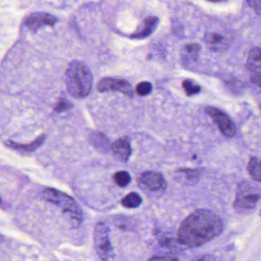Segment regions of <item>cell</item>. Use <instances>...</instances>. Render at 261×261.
Segmentation results:
<instances>
[{
	"label": "cell",
	"mask_w": 261,
	"mask_h": 261,
	"mask_svg": "<svg viewBox=\"0 0 261 261\" xmlns=\"http://www.w3.org/2000/svg\"><path fill=\"white\" fill-rule=\"evenodd\" d=\"M222 219L208 209H198L187 216L180 224L177 240L188 248H198L222 234Z\"/></svg>",
	"instance_id": "1"
},
{
	"label": "cell",
	"mask_w": 261,
	"mask_h": 261,
	"mask_svg": "<svg viewBox=\"0 0 261 261\" xmlns=\"http://www.w3.org/2000/svg\"><path fill=\"white\" fill-rule=\"evenodd\" d=\"M65 82L69 94L75 98H82L90 94L93 87V75L90 68L81 61H73L68 65Z\"/></svg>",
	"instance_id": "2"
},
{
	"label": "cell",
	"mask_w": 261,
	"mask_h": 261,
	"mask_svg": "<svg viewBox=\"0 0 261 261\" xmlns=\"http://www.w3.org/2000/svg\"><path fill=\"white\" fill-rule=\"evenodd\" d=\"M43 198L47 202L61 208L64 213L67 215L73 228H77L83 222V212L76 201L70 196L56 189H45L43 192Z\"/></svg>",
	"instance_id": "3"
},
{
	"label": "cell",
	"mask_w": 261,
	"mask_h": 261,
	"mask_svg": "<svg viewBox=\"0 0 261 261\" xmlns=\"http://www.w3.org/2000/svg\"><path fill=\"white\" fill-rule=\"evenodd\" d=\"M261 198V189L249 181L240 183L236 192L234 206L237 209H254Z\"/></svg>",
	"instance_id": "4"
},
{
	"label": "cell",
	"mask_w": 261,
	"mask_h": 261,
	"mask_svg": "<svg viewBox=\"0 0 261 261\" xmlns=\"http://www.w3.org/2000/svg\"><path fill=\"white\" fill-rule=\"evenodd\" d=\"M110 230L103 222H98L94 231L95 248L98 258L102 261H113V248L110 241Z\"/></svg>",
	"instance_id": "5"
},
{
	"label": "cell",
	"mask_w": 261,
	"mask_h": 261,
	"mask_svg": "<svg viewBox=\"0 0 261 261\" xmlns=\"http://www.w3.org/2000/svg\"><path fill=\"white\" fill-rule=\"evenodd\" d=\"M205 110L207 115L210 116L213 122L217 125L222 134L227 137H233L235 134V125L227 114L212 106L206 107Z\"/></svg>",
	"instance_id": "6"
},
{
	"label": "cell",
	"mask_w": 261,
	"mask_h": 261,
	"mask_svg": "<svg viewBox=\"0 0 261 261\" xmlns=\"http://www.w3.org/2000/svg\"><path fill=\"white\" fill-rule=\"evenodd\" d=\"M97 89L101 93L109 91H119L129 97H133L132 87L124 79L106 77L98 82Z\"/></svg>",
	"instance_id": "7"
},
{
	"label": "cell",
	"mask_w": 261,
	"mask_h": 261,
	"mask_svg": "<svg viewBox=\"0 0 261 261\" xmlns=\"http://www.w3.org/2000/svg\"><path fill=\"white\" fill-rule=\"evenodd\" d=\"M139 183L142 189L151 193L163 192L166 189L164 178L158 172H144L140 176Z\"/></svg>",
	"instance_id": "8"
},
{
	"label": "cell",
	"mask_w": 261,
	"mask_h": 261,
	"mask_svg": "<svg viewBox=\"0 0 261 261\" xmlns=\"http://www.w3.org/2000/svg\"><path fill=\"white\" fill-rule=\"evenodd\" d=\"M56 17L46 12H35L29 15L24 21V24L31 31H36L42 26H52L56 23Z\"/></svg>",
	"instance_id": "9"
},
{
	"label": "cell",
	"mask_w": 261,
	"mask_h": 261,
	"mask_svg": "<svg viewBox=\"0 0 261 261\" xmlns=\"http://www.w3.org/2000/svg\"><path fill=\"white\" fill-rule=\"evenodd\" d=\"M204 41L211 51L216 53L225 52L228 49L230 46L228 38L222 33H205Z\"/></svg>",
	"instance_id": "10"
},
{
	"label": "cell",
	"mask_w": 261,
	"mask_h": 261,
	"mask_svg": "<svg viewBox=\"0 0 261 261\" xmlns=\"http://www.w3.org/2000/svg\"><path fill=\"white\" fill-rule=\"evenodd\" d=\"M158 24H159V19L158 17L151 16V17L147 18L144 20V24L141 30L131 34L130 37L134 39H142L144 37H148L155 32Z\"/></svg>",
	"instance_id": "11"
},
{
	"label": "cell",
	"mask_w": 261,
	"mask_h": 261,
	"mask_svg": "<svg viewBox=\"0 0 261 261\" xmlns=\"http://www.w3.org/2000/svg\"><path fill=\"white\" fill-rule=\"evenodd\" d=\"M112 149L114 154L117 155L123 161H127L131 153L130 143L126 137L115 141L112 144Z\"/></svg>",
	"instance_id": "12"
},
{
	"label": "cell",
	"mask_w": 261,
	"mask_h": 261,
	"mask_svg": "<svg viewBox=\"0 0 261 261\" xmlns=\"http://www.w3.org/2000/svg\"><path fill=\"white\" fill-rule=\"evenodd\" d=\"M247 67L255 75L261 76V48H254L251 50L247 60Z\"/></svg>",
	"instance_id": "13"
},
{
	"label": "cell",
	"mask_w": 261,
	"mask_h": 261,
	"mask_svg": "<svg viewBox=\"0 0 261 261\" xmlns=\"http://www.w3.org/2000/svg\"><path fill=\"white\" fill-rule=\"evenodd\" d=\"M45 140L44 135H41L37 137V139L34 140L33 142L28 144H18V143L13 142V141H7L6 144L9 148H13L15 150H18L22 152H33L35 151L40 146L44 143Z\"/></svg>",
	"instance_id": "14"
},
{
	"label": "cell",
	"mask_w": 261,
	"mask_h": 261,
	"mask_svg": "<svg viewBox=\"0 0 261 261\" xmlns=\"http://www.w3.org/2000/svg\"><path fill=\"white\" fill-rule=\"evenodd\" d=\"M201 47L198 44H189L182 50V58L187 61H194L198 58Z\"/></svg>",
	"instance_id": "15"
},
{
	"label": "cell",
	"mask_w": 261,
	"mask_h": 261,
	"mask_svg": "<svg viewBox=\"0 0 261 261\" xmlns=\"http://www.w3.org/2000/svg\"><path fill=\"white\" fill-rule=\"evenodd\" d=\"M248 170L254 180L261 183V158H251L248 163Z\"/></svg>",
	"instance_id": "16"
},
{
	"label": "cell",
	"mask_w": 261,
	"mask_h": 261,
	"mask_svg": "<svg viewBox=\"0 0 261 261\" xmlns=\"http://www.w3.org/2000/svg\"><path fill=\"white\" fill-rule=\"evenodd\" d=\"M142 202V198L136 193H130L122 198V205L128 209H134L139 206Z\"/></svg>",
	"instance_id": "17"
},
{
	"label": "cell",
	"mask_w": 261,
	"mask_h": 261,
	"mask_svg": "<svg viewBox=\"0 0 261 261\" xmlns=\"http://www.w3.org/2000/svg\"><path fill=\"white\" fill-rule=\"evenodd\" d=\"M113 181L119 187H126L130 183V174L126 171H119L113 175Z\"/></svg>",
	"instance_id": "18"
},
{
	"label": "cell",
	"mask_w": 261,
	"mask_h": 261,
	"mask_svg": "<svg viewBox=\"0 0 261 261\" xmlns=\"http://www.w3.org/2000/svg\"><path fill=\"white\" fill-rule=\"evenodd\" d=\"M182 87L187 96L196 95L201 91V87L193 80H184L182 83Z\"/></svg>",
	"instance_id": "19"
},
{
	"label": "cell",
	"mask_w": 261,
	"mask_h": 261,
	"mask_svg": "<svg viewBox=\"0 0 261 261\" xmlns=\"http://www.w3.org/2000/svg\"><path fill=\"white\" fill-rule=\"evenodd\" d=\"M92 138H93L94 145L97 146L98 148H102V149H105V148L107 149L108 148L109 141L102 133H94L92 136Z\"/></svg>",
	"instance_id": "20"
},
{
	"label": "cell",
	"mask_w": 261,
	"mask_h": 261,
	"mask_svg": "<svg viewBox=\"0 0 261 261\" xmlns=\"http://www.w3.org/2000/svg\"><path fill=\"white\" fill-rule=\"evenodd\" d=\"M152 90V85L149 82L144 81L137 84L136 87V93L140 97L149 95Z\"/></svg>",
	"instance_id": "21"
},
{
	"label": "cell",
	"mask_w": 261,
	"mask_h": 261,
	"mask_svg": "<svg viewBox=\"0 0 261 261\" xmlns=\"http://www.w3.org/2000/svg\"><path fill=\"white\" fill-rule=\"evenodd\" d=\"M148 261H179L178 258L175 255L169 253H163L159 255H154Z\"/></svg>",
	"instance_id": "22"
},
{
	"label": "cell",
	"mask_w": 261,
	"mask_h": 261,
	"mask_svg": "<svg viewBox=\"0 0 261 261\" xmlns=\"http://www.w3.org/2000/svg\"><path fill=\"white\" fill-rule=\"evenodd\" d=\"M72 107H73V105H72L71 102L66 100L65 98H62L57 103L56 106H55V111L57 112H65V111L71 109Z\"/></svg>",
	"instance_id": "23"
},
{
	"label": "cell",
	"mask_w": 261,
	"mask_h": 261,
	"mask_svg": "<svg viewBox=\"0 0 261 261\" xmlns=\"http://www.w3.org/2000/svg\"><path fill=\"white\" fill-rule=\"evenodd\" d=\"M179 172L185 174L188 180L196 179L200 174L198 170H192V169H180V170H179Z\"/></svg>",
	"instance_id": "24"
},
{
	"label": "cell",
	"mask_w": 261,
	"mask_h": 261,
	"mask_svg": "<svg viewBox=\"0 0 261 261\" xmlns=\"http://www.w3.org/2000/svg\"><path fill=\"white\" fill-rule=\"evenodd\" d=\"M251 9L258 15H261V0H247Z\"/></svg>",
	"instance_id": "25"
},
{
	"label": "cell",
	"mask_w": 261,
	"mask_h": 261,
	"mask_svg": "<svg viewBox=\"0 0 261 261\" xmlns=\"http://www.w3.org/2000/svg\"><path fill=\"white\" fill-rule=\"evenodd\" d=\"M194 261H216L214 259L213 257L211 255H202V256L198 257L196 259L194 260Z\"/></svg>",
	"instance_id": "26"
},
{
	"label": "cell",
	"mask_w": 261,
	"mask_h": 261,
	"mask_svg": "<svg viewBox=\"0 0 261 261\" xmlns=\"http://www.w3.org/2000/svg\"><path fill=\"white\" fill-rule=\"evenodd\" d=\"M251 82L254 83L255 85L258 86V87H261V76H258V75H255L251 77Z\"/></svg>",
	"instance_id": "27"
},
{
	"label": "cell",
	"mask_w": 261,
	"mask_h": 261,
	"mask_svg": "<svg viewBox=\"0 0 261 261\" xmlns=\"http://www.w3.org/2000/svg\"><path fill=\"white\" fill-rule=\"evenodd\" d=\"M208 1L211 2H220L225 1V0H208Z\"/></svg>",
	"instance_id": "28"
},
{
	"label": "cell",
	"mask_w": 261,
	"mask_h": 261,
	"mask_svg": "<svg viewBox=\"0 0 261 261\" xmlns=\"http://www.w3.org/2000/svg\"><path fill=\"white\" fill-rule=\"evenodd\" d=\"M0 202H1V198H0Z\"/></svg>",
	"instance_id": "29"
},
{
	"label": "cell",
	"mask_w": 261,
	"mask_h": 261,
	"mask_svg": "<svg viewBox=\"0 0 261 261\" xmlns=\"http://www.w3.org/2000/svg\"></svg>",
	"instance_id": "30"
}]
</instances>
